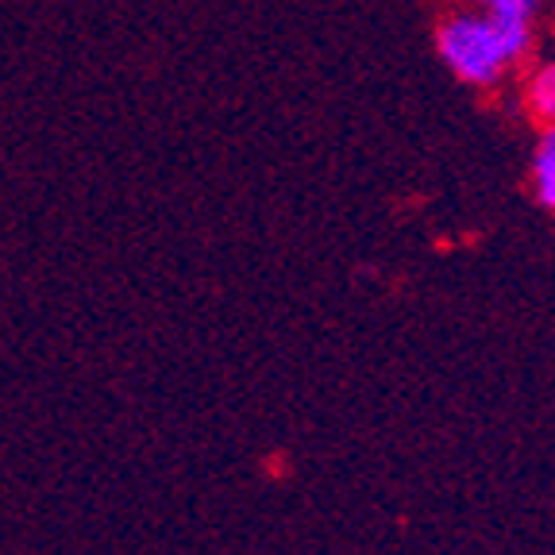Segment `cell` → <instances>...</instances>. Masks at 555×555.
<instances>
[{
    "label": "cell",
    "instance_id": "6da1fadb",
    "mask_svg": "<svg viewBox=\"0 0 555 555\" xmlns=\"http://www.w3.org/2000/svg\"><path fill=\"white\" fill-rule=\"evenodd\" d=\"M436 54L451 78L470 89H498L537 47V24L498 20L482 9H455L433 31Z\"/></svg>",
    "mask_w": 555,
    "mask_h": 555
},
{
    "label": "cell",
    "instance_id": "7a4b0ae2",
    "mask_svg": "<svg viewBox=\"0 0 555 555\" xmlns=\"http://www.w3.org/2000/svg\"><path fill=\"white\" fill-rule=\"evenodd\" d=\"M529 190L540 208L555 212V124H540L537 147L529 158Z\"/></svg>",
    "mask_w": 555,
    "mask_h": 555
},
{
    "label": "cell",
    "instance_id": "3957f363",
    "mask_svg": "<svg viewBox=\"0 0 555 555\" xmlns=\"http://www.w3.org/2000/svg\"><path fill=\"white\" fill-rule=\"evenodd\" d=\"M525 104H529L532 120L555 124V59L540 62L525 78Z\"/></svg>",
    "mask_w": 555,
    "mask_h": 555
},
{
    "label": "cell",
    "instance_id": "277c9868",
    "mask_svg": "<svg viewBox=\"0 0 555 555\" xmlns=\"http://www.w3.org/2000/svg\"><path fill=\"white\" fill-rule=\"evenodd\" d=\"M467 4L498 20H529V24H537L544 12V0H467Z\"/></svg>",
    "mask_w": 555,
    "mask_h": 555
}]
</instances>
